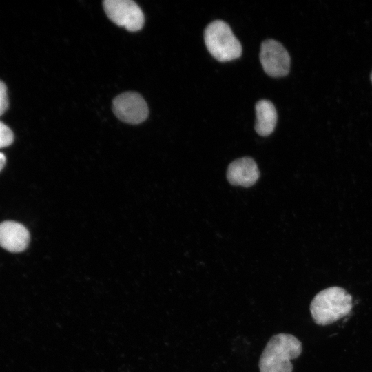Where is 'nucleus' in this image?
<instances>
[{
  "label": "nucleus",
  "mask_w": 372,
  "mask_h": 372,
  "mask_svg": "<svg viewBox=\"0 0 372 372\" xmlns=\"http://www.w3.org/2000/svg\"><path fill=\"white\" fill-rule=\"evenodd\" d=\"M302 352L300 341L291 334L278 333L271 338L259 361L260 372H292L291 360Z\"/></svg>",
  "instance_id": "obj_1"
},
{
  "label": "nucleus",
  "mask_w": 372,
  "mask_h": 372,
  "mask_svg": "<svg viewBox=\"0 0 372 372\" xmlns=\"http://www.w3.org/2000/svg\"><path fill=\"white\" fill-rule=\"evenodd\" d=\"M352 309V297L340 287L322 290L313 298L310 311L314 322L319 325L332 324L347 316Z\"/></svg>",
  "instance_id": "obj_2"
},
{
  "label": "nucleus",
  "mask_w": 372,
  "mask_h": 372,
  "mask_svg": "<svg viewBox=\"0 0 372 372\" xmlns=\"http://www.w3.org/2000/svg\"><path fill=\"white\" fill-rule=\"evenodd\" d=\"M204 40L209 53L219 61H231L242 54L240 42L230 26L222 20H215L207 25Z\"/></svg>",
  "instance_id": "obj_3"
},
{
  "label": "nucleus",
  "mask_w": 372,
  "mask_h": 372,
  "mask_svg": "<svg viewBox=\"0 0 372 372\" xmlns=\"http://www.w3.org/2000/svg\"><path fill=\"white\" fill-rule=\"evenodd\" d=\"M103 8L112 21L128 31H138L143 26L144 14L133 1L105 0L103 1Z\"/></svg>",
  "instance_id": "obj_4"
},
{
  "label": "nucleus",
  "mask_w": 372,
  "mask_h": 372,
  "mask_svg": "<svg viewBox=\"0 0 372 372\" xmlns=\"http://www.w3.org/2000/svg\"><path fill=\"white\" fill-rule=\"evenodd\" d=\"M260 60L263 70L271 76H284L289 73L290 56L285 48L274 39L262 43Z\"/></svg>",
  "instance_id": "obj_5"
},
{
  "label": "nucleus",
  "mask_w": 372,
  "mask_h": 372,
  "mask_svg": "<svg viewBox=\"0 0 372 372\" xmlns=\"http://www.w3.org/2000/svg\"><path fill=\"white\" fill-rule=\"evenodd\" d=\"M112 107L114 113L121 121L132 125L143 122L149 114L144 99L134 92L117 96L113 101Z\"/></svg>",
  "instance_id": "obj_6"
},
{
  "label": "nucleus",
  "mask_w": 372,
  "mask_h": 372,
  "mask_svg": "<svg viewBox=\"0 0 372 372\" xmlns=\"http://www.w3.org/2000/svg\"><path fill=\"white\" fill-rule=\"evenodd\" d=\"M30 234L22 224L6 220L0 223V246L10 252H20L26 249Z\"/></svg>",
  "instance_id": "obj_7"
},
{
  "label": "nucleus",
  "mask_w": 372,
  "mask_h": 372,
  "mask_svg": "<svg viewBox=\"0 0 372 372\" xmlns=\"http://www.w3.org/2000/svg\"><path fill=\"white\" fill-rule=\"evenodd\" d=\"M260 172L256 162L249 157H242L231 162L228 166L227 178L230 184L250 187L256 183Z\"/></svg>",
  "instance_id": "obj_8"
},
{
  "label": "nucleus",
  "mask_w": 372,
  "mask_h": 372,
  "mask_svg": "<svg viewBox=\"0 0 372 372\" xmlns=\"http://www.w3.org/2000/svg\"><path fill=\"white\" fill-rule=\"evenodd\" d=\"M256 121L255 130L263 136L273 132L276 125L278 115L273 104L265 99L258 101L256 104Z\"/></svg>",
  "instance_id": "obj_9"
},
{
  "label": "nucleus",
  "mask_w": 372,
  "mask_h": 372,
  "mask_svg": "<svg viewBox=\"0 0 372 372\" xmlns=\"http://www.w3.org/2000/svg\"><path fill=\"white\" fill-rule=\"evenodd\" d=\"M14 135L11 129L0 121V148L12 144Z\"/></svg>",
  "instance_id": "obj_10"
},
{
  "label": "nucleus",
  "mask_w": 372,
  "mask_h": 372,
  "mask_svg": "<svg viewBox=\"0 0 372 372\" xmlns=\"http://www.w3.org/2000/svg\"><path fill=\"white\" fill-rule=\"evenodd\" d=\"M8 106V100L6 86L4 83L0 80V116L6 112Z\"/></svg>",
  "instance_id": "obj_11"
},
{
  "label": "nucleus",
  "mask_w": 372,
  "mask_h": 372,
  "mask_svg": "<svg viewBox=\"0 0 372 372\" xmlns=\"http://www.w3.org/2000/svg\"><path fill=\"white\" fill-rule=\"evenodd\" d=\"M6 163V157L4 154L0 152V171L3 169Z\"/></svg>",
  "instance_id": "obj_12"
},
{
  "label": "nucleus",
  "mask_w": 372,
  "mask_h": 372,
  "mask_svg": "<svg viewBox=\"0 0 372 372\" xmlns=\"http://www.w3.org/2000/svg\"><path fill=\"white\" fill-rule=\"evenodd\" d=\"M371 82H372V72H371Z\"/></svg>",
  "instance_id": "obj_13"
}]
</instances>
